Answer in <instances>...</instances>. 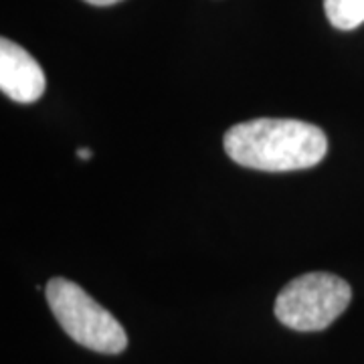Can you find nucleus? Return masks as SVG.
I'll use <instances>...</instances> for the list:
<instances>
[{
	"label": "nucleus",
	"mask_w": 364,
	"mask_h": 364,
	"mask_svg": "<svg viewBox=\"0 0 364 364\" xmlns=\"http://www.w3.org/2000/svg\"><path fill=\"white\" fill-rule=\"evenodd\" d=\"M87 4H93V6H109V4H116V2H122V0H83Z\"/></svg>",
	"instance_id": "6"
},
{
	"label": "nucleus",
	"mask_w": 364,
	"mask_h": 364,
	"mask_svg": "<svg viewBox=\"0 0 364 364\" xmlns=\"http://www.w3.org/2000/svg\"><path fill=\"white\" fill-rule=\"evenodd\" d=\"M45 296L53 316L69 338L102 354H119L126 350V330L77 284L65 277H51L45 287Z\"/></svg>",
	"instance_id": "2"
},
{
	"label": "nucleus",
	"mask_w": 364,
	"mask_h": 364,
	"mask_svg": "<svg viewBox=\"0 0 364 364\" xmlns=\"http://www.w3.org/2000/svg\"><path fill=\"white\" fill-rule=\"evenodd\" d=\"M0 90L18 104H33L45 93V73L35 57L14 41H0Z\"/></svg>",
	"instance_id": "4"
},
{
	"label": "nucleus",
	"mask_w": 364,
	"mask_h": 364,
	"mask_svg": "<svg viewBox=\"0 0 364 364\" xmlns=\"http://www.w3.org/2000/svg\"><path fill=\"white\" fill-rule=\"evenodd\" d=\"M77 156L81 158V160H90V158L93 156V152H91L90 148H79Z\"/></svg>",
	"instance_id": "7"
},
{
	"label": "nucleus",
	"mask_w": 364,
	"mask_h": 364,
	"mask_svg": "<svg viewBox=\"0 0 364 364\" xmlns=\"http://www.w3.org/2000/svg\"><path fill=\"white\" fill-rule=\"evenodd\" d=\"M352 287L334 273L312 272L291 279L275 299V318L298 332H318L348 308Z\"/></svg>",
	"instance_id": "3"
},
{
	"label": "nucleus",
	"mask_w": 364,
	"mask_h": 364,
	"mask_svg": "<svg viewBox=\"0 0 364 364\" xmlns=\"http://www.w3.org/2000/svg\"><path fill=\"white\" fill-rule=\"evenodd\" d=\"M324 11L338 31H354L364 23V0H324Z\"/></svg>",
	"instance_id": "5"
},
{
	"label": "nucleus",
	"mask_w": 364,
	"mask_h": 364,
	"mask_svg": "<svg viewBox=\"0 0 364 364\" xmlns=\"http://www.w3.org/2000/svg\"><path fill=\"white\" fill-rule=\"evenodd\" d=\"M223 146L227 156L241 166L289 172L320 164L328 152V138L318 126L308 122L257 117L229 128Z\"/></svg>",
	"instance_id": "1"
}]
</instances>
